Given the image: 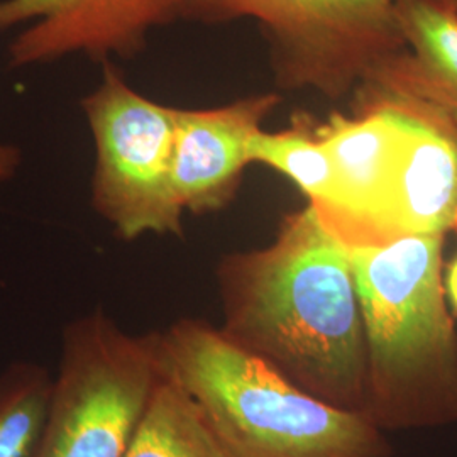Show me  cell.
Listing matches in <instances>:
<instances>
[{
	"label": "cell",
	"mask_w": 457,
	"mask_h": 457,
	"mask_svg": "<svg viewBox=\"0 0 457 457\" xmlns=\"http://www.w3.org/2000/svg\"><path fill=\"white\" fill-rule=\"evenodd\" d=\"M396 5L398 0H180V21H256L279 88L337 100L407 48Z\"/></svg>",
	"instance_id": "obj_4"
},
{
	"label": "cell",
	"mask_w": 457,
	"mask_h": 457,
	"mask_svg": "<svg viewBox=\"0 0 457 457\" xmlns=\"http://www.w3.org/2000/svg\"><path fill=\"white\" fill-rule=\"evenodd\" d=\"M279 102L278 94H262L212 109H179L173 187L183 212H219L234 200L251 164L249 141Z\"/></svg>",
	"instance_id": "obj_9"
},
{
	"label": "cell",
	"mask_w": 457,
	"mask_h": 457,
	"mask_svg": "<svg viewBox=\"0 0 457 457\" xmlns=\"http://www.w3.org/2000/svg\"><path fill=\"white\" fill-rule=\"evenodd\" d=\"M94 143L90 204L122 241L183 236L173 187L179 109L136 92L112 62L80 100Z\"/></svg>",
	"instance_id": "obj_6"
},
{
	"label": "cell",
	"mask_w": 457,
	"mask_h": 457,
	"mask_svg": "<svg viewBox=\"0 0 457 457\" xmlns=\"http://www.w3.org/2000/svg\"><path fill=\"white\" fill-rule=\"evenodd\" d=\"M53 378L36 361H14L0 371V457H39Z\"/></svg>",
	"instance_id": "obj_14"
},
{
	"label": "cell",
	"mask_w": 457,
	"mask_h": 457,
	"mask_svg": "<svg viewBox=\"0 0 457 457\" xmlns=\"http://www.w3.org/2000/svg\"><path fill=\"white\" fill-rule=\"evenodd\" d=\"M407 48L364 83L425 98L457 120V7L449 0H398Z\"/></svg>",
	"instance_id": "obj_11"
},
{
	"label": "cell",
	"mask_w": 457,
	"mask_h": 457,
	"mask_svg": "<svg viewBox=\"0 0 457 457\" xmlns=\"http://www.w3.org/2000/svg\"><path fill=\"white\" fill-rule=\"evenodd\" d=\"M378 88L386 90L398 102L411 132L395 194V239L457 234L456 119L425 98Z\"/></svg>",
	"instance_id": "obj_10"
},
{
	"label": "cell",
	"mask_w": 457,
	"mask_h": 457,
	"mask_svg": "<svg viewBox=\"0 0 457 457\" xmlns=\"http://www.w3.org/2000/svg\"><path fill=\"white\" fill-rule=\"evenodd\" d=\"M166 375L202 410L234 457H390L364 415L302 390L202 319L158 332Z\"/></svg>",
	"instance_id": "obj_3"
},
{
	"label": "cell",
	"mask_w": 457,
	"mask_h": 457,
	"mask_svg": "<svg viewBox=\"0 0 457 457\" xmlns=\"http://www.w3.org/2000/svg\"><path fill=\"white\" fill-rule=\"evenodd\" d=\"M124 457H234L192 396L164 373Z\"/></svg>",
	"instance_id": "obj_12"
},
{
	"label": "cell",
	"mask_w": 457,
	"mask_h": 457,
	"mask_svg": "<svg viewBox=\"0 0 457 457\" xmlns=\"http://www.w3.org/2000/svg\"><path fill=\"white\" fill-rule=\"evenodd\" d=\"M222 334L302 390L364 415L366 337L351 254L307 204L271 245L217 264Z\"/></svg>",
	"instance_id": "obj_1"
},
{
	"label": "cell",
	"mask_w": 457,
	"mask_h": 457,
	"mask_svg": "<svg viewBox=\"0 0 457 457\" xmlns=\"http://www.w3.org/2000/svg\"><path fill=\"white\" fill-rule=\"evenodd\" d=\"M351 114L317 120L334 177V204L319 213L347 251L396 241L393 205L410 146L409 120L392 94L362 83Z\"/></svg>",
	"instance_id": "obj_7"
},
{
	"label": "cell",
	"mask_w": 457,
	"mask_h": 457,
	"mask_svg": "<svg viewBox=\"0 0 457 457\" xmlns=\"http://www.w3.org/2000/svg\"><path fill=\"white\" fill-rule=\"evenodd\" d=\"M177 21L180 0H0V33L26 26L7 48L14 70L71 54L100 65L131 60L153 29Z\"/></svg>",
	"instance_id": "obj_8"
},
{
	"label": "cell",
	"mask_w": 457,
	"mask_h": 457,
	"mask_svg": "<svg viewBox=\"0 0 457 457\" xmlns=\"http://www.w3.org/2000/svg\"><path fill=\"white\" fill-rule=\"evenodd\" d=\"M164 376L158 332L136 336L104 311L62 334L39 457H124Z\"/></svg>",
	"instance_id": "obj_5"
},
{
	"label": "cell",
	"mask_w": 457,
	"mask_h": 457,
	"mask_svg": "<svg viewBox=\"0 0 457 457\" xmlns=\"http://www.w3.org/2000/svg\"><path fill=\"white\" fill-rule=\"evenodd\" d=\"M444 292L449 307L457 313V254L444 268Z\"/></svg>",
	"instance_id": "obj_16"
},
{
	"label": "cell",
	"mask_w": 457,
	"mask_h": 457,
	"mask_svg": "<svg viewBox=\"0 0 457 457\" xmlns=\"http://www.w3.org/2000/svg\"><path fill=\"white\" fill-rule=\"evenodd\" d=\"M22 163V153L19 147L0 143V188L12 180Z\"/></svg>",
	"instance_id": "obj_15"
},
{
	"label": "cell",
	"mask_w": 457,
	"mask_h": 457,
	"mask_svg": "<svg viewBox=\"0 0 457 457\" xmlns=\"http://www.w3.org/2000/svg\"><path fill=\"white\" fill-rule=\"evenodd\" d=\"M449 2H451L454 7H457V0H449Z\"/></svg>",
	"instance_id": "obj_17"
},
{
	"label": "cell",
	"mask_w": 457,
	"mask_h": 457,
	"mask_svg": "<svg viewBox=\"0 0 457 457\" xmlns=\"http://www.w3.org/2000/svg\"><path fill=\"white\" fill-rule=\"evenodd\" d=\"M251 163H262L285 175L307 196L319 213L334 204V177L317 119L295 114L292 126L279 132H256L247 146Z\"/></svg>",
	"instance_id": "obj_13"
},
{
	"label": "cell",
	"mask_w": 457,
	"mask_h": 457,
	"mask_svg": "<svg viewBox=\"0 0 457 457\" xmlns=\"http://www.w3.org/2000/svg\"><path fill=\"white\" fill-rule=\"evenodd\" d=\"M444 236L349 251L366 337L364 417L383 432L457 424V330Z\"/></svg>",
	"instance_id": "obj_2"
}]
</instances>
